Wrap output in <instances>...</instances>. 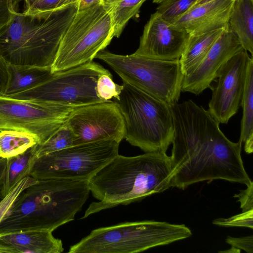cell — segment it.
I'll return each mask as SVG.
<instances>
[{
  "label": "cell",
  "mask_w": 253,
  "mask_h": 253,
  "mask_svg": "<svg viewBox=\"0 0 253 253\" xmlns=\"http://www.w3.org/2000/svg\"></svg>",
  "instance_id": "cell-42"
},
{
  "label": "cell",
  "mask_w": 253,
  "mask_h": 253,
  "mask_svg": "<svg viewBox=\"0 0 253 253\" xmlns=\"http://www.w3.org/2000/svg\"><path fill=\"white\" fill-rule=\"evenodd\" d=\"M147 0H118L109 8L113 35L119 38L128 21L137 15L142 4Z\"/></svg>",
  "instance_id": "cell-24"
},
{
  "label": "cell",
  "mask_w": 253,
  "mask_h": 253,
  "mask_svg": "<svg viewBox=\"0 0 253 253\" xmlns=\"http://www.w3.org/2000/svg\"><path fill=\"white\" fill-rule=\"evenodd\" d=\"M169 156L160 152L134 157L117 155L88 180L92 202L83 218L120 205H126L171 187Z\"/></svg>",
  "instance_id": "cell-2"
},
{
  "label": "cell",
  "mask_w": 253,
  "mask_h": 253,
  "mask_svg": "<svg viewBox=\"0 0 253 253\" xmlns=\"http://www.w3.org/2000/svg\"><path fill=\"white\" fill-rule=\"evenodd\" d=\"M123 85L114 82L110 73L101 75L96 83V91L98 96L102 100L107 101L112 98L118 99Z\"/></svg>",
  "instance_id": "cell-27"
},
{
  "label": "cell",
  "mask_w": 253,
  "mask_h": 253,
  "mask_svg": "<svg viewBox=\"0 0 253 253\" xmlns=\"http://www.w3.org/2000/svg\"><path fill=\"white\" fill-rule=\"evenodd\" d=\"M210 0H198L197 2L196 3V4H200V3H204V2H206L209 1Z\"/></svg>",
  "instance_id": "cell-40"
},
{
  "label": "cell",
  "mask_w": 253,
  "mask_h": 253,
  "mask_svg": "<svg viewBox=\"0 0 253 253\" xmlns=\"http://www.w3.org/2000/svg\"><path fill=\"white\" fill-rule=\"evenodd\" d=\"M225 242L235 249L243 250L247 253H253V235L237 238L228 236L226 237Z\"/></svg>",
  "instance_id": "cell-32"
},
{
  "label": "cell",
  "mask_w": 253,
  "mask_h": 253,
  "mask_svg": "<svg viewBox=\"0 0 253 253\" xmlns=\"http://www.w3.org/2000/svg\"><path fill=\"white\" fill-rule=\"evenodd\" d=\"M223 28L199 35H189L179 59L183 76L188 75L200 64L221 34Z\"/></svg>",
  "instance_id": "cell-18"
},
{
  "label": "cell",
  "mask_w": 253,
  "mask_h": 253,
  "mask_svg": "<svg viewBox=\"0 0 253 253\" xmlns=\"http://www.w3.org/2000/svg\"><path fill=\"white\" fill-rule=\"evenodd\" d=\"M198 0H164L156 11L165 21L173 23L196 4Z\"/></svg>",
  "instance_id": "cell-26"
},
{
  "label": "cell",
  "mask_w": 253,
  "mask_h": 253,
  "mask_svg": "<svg viewBox=\"0 0 253 253\" xmlns=\"http://www.w3.org/2000/svg\"><path fill=\"white\" fill-rule=\"evenodd\" d=\"M113 38L110 10L102 2L77 11L61 39L51 72L92 61Z\"/></svg>",
  "instance_id": "cell-7"
},
{
  "label": "cell",
  "mask_w": 253,
  "mask_h": 253,
  "mask_svg": "<svg viewBox=\"0 0 253 253\" xmlns=\"http://www.w3.org/2000/svg\"><path fill=\"white\" fill-rule=\"evenodd\" d=\"M245 190H241L238 194L234 196L238 198V202L240 203V208L242 211L253 210V182L247 186Z\"/></svg>",
  "instance_id": "cell-33"
},
{
  "label": "cell",
  "mask_w": 253,
  "mask_h": 253,
  "mask_svg": "<svg viewBox=\"0 0 253 253\" xmlns=\"http://www.w3.org/2000/svg\"><path fill=\"white\" fill-rule=\"evenodd\" d=\"M61 0H24L25 15H36L53 10L58 8Z\"/></svg>",
  "instance_id": "cell-30"
},
{
  "label": "cell",
  "mask_w": 253,
  "mask_h": 253,
  "mask_svg": "<svg viewBox=\"0 0 253 253\" xmlns=\"http://www.w3.org/2000/svg\"><path fill=\"white\" fill-rule=\"evenodd\" d=\"M109 73L100 64L91 61L53 73L43 82L8 96L73 107L104 102L97 94L96 83L101 75Z\"/></svg>",
  "instance_id": "cell-10"
},
{
  "label": "cell",
  "mask_w": 253,
  "mask_h": 253,
  "mask_svg": "<svg viewBox=\"0 0 253 253\" xmlns=\"http://www.w3.org/2000/svg\"><path fill=\"white\" fill-rule=\"evenodd\" d=\"M240 250L235 249L232 247L231 248L227 250V251H219V253H240Z\"/></svg>",
  "instance_id": "cell-39"
},
{
  "label": "cell",
  "mask_w": 253,
  "mask_h": 253,
  "mask_svg": "<svg viewBox=\"0 0 253 253\" xmlns=\"http://www.w3.org/2000/svg\"><path fill=\"white\" fill-rule=\"evenodd\" d=\"M184 224L145 220L95 229L72 246L70 253H132L191 237Z\"/></svg>",
  "instance_id": "cell-6"
},
{
  "label": "cell",
  "mask_w": 253,
  "mask_h": 253,
  "mask_svg": "<svg viewBox=\"0 0 253 253\" xmlns=\"http://www.w3.org/2000/svg\"><path fill=\"white\" fill-rule=\"evenodd\" d=\"M76 107L0 95V131L28 132L37 136L41 144L64 124Z\"/></svg>",
  "instance_id": "cell-11"
},
{
  "label": "cell",
  "mask_w": 253,
  "mask_h": 253,
  "mask_svg": "<svg viewBox=\"0 0 253 253\" xmlns=\"http://www.w3.org/2000/svg\"><path fill=\"white\" fill-rule=\"evenodd\" d=\"M38 181L30 176H27L21 180L0 201V222L6 215L12 204L20 193L28 186Z\"/></svg>",
  "instance_id": "cell-28"
},
{
  "label": "cell",
  "mask_w": 253,
  "mask_h": 253,
  "mask_svg": "<svg viewBox=\"0 0 253 253\" xmlns=\"http://www.w3.org/2000/svg\"><path fill=\"white\" fill-rule=\"evenodd\" d=\"M89 192L88 180L39 179L17 197L0 222V234L52 232L74 220Z\"/></svg>",
  "instance_id": "cell-3"
},
{
  "label": "cell",
  "mask_w": 253,
  "mask_h": 253,
  "mask_svg": "<svg viewBox=\"0 0 253 253\" xmlns=\"http://www.w3.org/2000/svg\"><path fill=\"white\" fill-rule=\"evenodd\" d=\"M174 134L169 156L171 187L223 179L249 185L241 156L242 142H233L208 110L191 100L170 106Z\"/></svg>",
  "instance_id": "cell-1"
},
{
  "label": "cell",
  "mask_w": 253,
  "mask_h": 253,
  "mask_svg": "<svg viewBox=\"0 0 253 253\" xmlns=\"http://www.w3.org/2000/svg\"><path fill=\"white\" fill-rule=\"evenodd\" d=\"M19 0H0V30L18 12Z\"/></svg>",
  "instance_id": "cell-31"
},
{
  "label": "cell",
  "mask_w": 253,
  "mask_h": 253,
  "mask_svg": "<svg viewBox=\"0 0 253 253\" xmlns=\"http://www.w3.org/2000/svg\"><path fill=\"white\" fill-rule=\"evenodd\" d=\"M52 232L28 231L0 234V253H60L61 240Z\"/></svg>",
  "instance_id": "cell-17"
},
{
  "label": "cell",
  "mask_w": 253,
  "mask_h": 253,
  "mask_svg": "<svg viewBox=\"0 0 253 253\" xmlns=\"http://www.w3.org/2000/svg\"><path fill=\"white\" fill-rule=\"evenodd\" d=\"M117 0H102L101 2L109 9L110 6Z\"/></svg>",
  "instance_id": "cell-38"
},
{
  "label": "cell",
  "mask_w": 253,
  "mask_h": 253,
  "mask_svg": "<svg viewBox=\"0 0 253 253\" xmlns=\"http://www.w3.org/2000/svg\"><path fill=\"white\" fill-rule=\"evenodd\" d=\"M234 0H212L195 4L173 23L189 35H199L224 28Z\"/></svg>",
  "instance_id": "cell-16"
},
{
  "label": "cell",
  "mask_w": 253,
  "mask_h": 253,
  "mask_svg": "<svg viewBox=\"0 0 253 253\" xmlns=\"http://www.w3.org/2000/svg\"><path fill=\"white\" fill-rule=\"evenodd\" d=\"M36 159L32 147L22 154L7 158V166L0 198L4 197L21 180L29 176Z\"/></svg>",
  "instance_id": "cell-22"
},
{
  "label": "cell",
  "mask_w": 253,
  "mask_h": 253,
  "mask_svg": "<svg viewBox=\"0 0 253 253\" xmlns=\"http://www.w3.org/2000/svg\"><path fill=\"white\" fill-rule=\"evenodd\" d=\"M241 105L243 108L239 140L244 143L247 154L253 152V58L249 61L244 90Z\"/></svg>",
  "instance_id": "cell-21"
},
{
  "label": "cell",
  "mask_w": 253,
  "mask_h": 253,
  "mask_svg": "<svg viewBox=\"0 0 253 253\" xmlns=\"http://www.w3.org/2000/svg\"><path fill=\"white\" fill-rule=\"evenodd\" d=\"M122 79L169 106L178 103L183 78L179 59L161 60L137 55L116 54L106 50L96 56Z\"/></svg>",
  "instance_id": "cell-8"
},
{
  "label": "cell",
  "mask_w": 253,
  "mask_h": 253,
  "mask_svg": "<svg viewBox=\"0 0 253 253\" xmlns=\"http://www.w3.org/2000/svg\"><path fill=\"white\" fill-rule=\"evenodd\" d=\"M74 135L71 128L65 124L60 127L44 142L32 147L37 158L73 146Z\"/></svg>",
  "instance_id": "cell-25"
},
{
  "label": "cell",
  "mask_w": 253,
  "mask_h": 253,
  "mask_svg": "<svg viewBox=\"0 0 253 253\" xmlns=\"http://www.w3.org/2000/svg\"><path fill=\"white\" fill-rule=\"evenodd\" d=\"M78 2L36 15L17 12L0 30V56L9 64L51 68Z\"/></svg>",
  "instance_id": "cell-4"
},
{
  "label": "cell",
  "mask_w": 253,
  "mask_h": 253,
  "mask_svg": "<svg viewBox=\"0 0 253 253\" xmlns=\"http://www.w3.org/2000/svg\"><path fill=\"white\" fill-rule=\"evenodd\" d=\"M9 80L4 95L9 96L32 87L48 79L50 68L8 64Z\"/></svg>",
  "instance_id": "cell-20"
},
{
  "label": "cell",
  "mask_w": 253,
  "mask_h": 253,
  "mask_svg": "<svg viewBox=\"0 0 253 253\" xmlns=\"http://www.w3.org/2000/svg\"><path fill=\"white\" fill-rule=\"evenodd\" d=\"M189 36L184 28L165 21L156 11L145 25L134 54L161 60L179 59Z\"/></svg>",
  "instance_id": "cell-14"
},
{
  "label": "cell",
  "mask_w": 253,
  "mask_h": 253,
  "mask_svg": "<svg viewBox=\"0 0 253 253\" xmlns=\"http://www.w3.org/2000/svg\"><path fill=\"white\" fill-rule=\"evenodd\" d=\"M102 0H79L78 11L82 10L95 4L101 2Z\"/></svg>",
  "instance_id": "cell-36"
},
{
  "label": "cell",
  "mask_w": 253,
  "mask_h": 253,
  "mask_svg": "<svg viewBox=\"0 0 253 253\" xmlns=\"http://www.w3.org/2000/svg\"><path fill=\"white\" fill-rule=\"evenodd\" d=\"M8 80V63L0 56V95H4Z\"/></svg>",
  "instance_id": "cell-34"
},
{
  "label": "cell",
  "mask_w": 253,
  "mask_h": 253,
  "mask_svg": "<svg viewBox=\"0 0 253 253\" xmlns=\"http://www.w3.org/2000/svg\"><path fill=\"white\" fill-rule=\"evenodd\" d=\"M122 84L116 102L124 119V138L145 152L166 153L174 134L170 106L125 81Z\"/></svg>",
  "instance_id": "cell-5"
},
{
  "label": "cell",
  "mask_w": 253,
  "mask_h": 253,
  "mask_svg": "<svg viewBox=\"0 0 253 253\" xmlns=\"http://www.w3.org/2000/svg\"><path fill=\"white\" fill-rule=\"evenodd\" d=\"M120 142L106 139L73 145L37 158L29 176L36 179L88 180L118 155Z\"/></svg>",
  "instance_id": "cell-9"
},
{
  "label": "cell",
  "mask_w": 253,
  "mask_h": 253,
  "mask_svg": "<svg viewBox=\"0 0 253 253\" xmlns=\"http://www.w3.org/2000/svg\"><path fill=\"white\" fill-rule=\"evenodd\" d=\"M39 143L38 138L28 132L13 130L0 131V157L8 158L18 155Z\"/></svg>",
  "instance_id": "cell-23"
},
{
  "label": "cell",
  "mask_w": 253,
  "mask_h": 253,
  "mask_svg": "<svg viewBox=\"0 0 253 253\" xmlns=\"http://www.w3.org/2000/svg\"><path fill=\"white\" fill-rule=\"evenodd\" d=\"M212 223L224 227H245L253 228V210L242 211L230 217L218 218L213 220Z\"/></svg>",
  "instance_id": "cell-29"
},
{
  "label": "cell",
  "mask_w": 253,
  "mask_h": 253,
  "mask_svg": "<svg viewBox=\"0 0 253 253\" xmlns=\"http://www.w3.org/2000/svg\"><path fill=\"white\" fill-rule=\"evenodd\" d=\"M243 49L239 40L227 24L200 64L188 75L183 76L181 91L199 95L211 87L222 66Z\"/></svg>",
  "instance_id": "cell-15"
},
{
  "label": "cell",
  "mask_w": 253,
  "mask_h": 253,
  "mask_svg": "<svg viewBox=\"0 0 253 253\" xmlns=\"http://www.w3.org/2000/svg\"><path fill=\"white\" fill-rule=\"evenodd\" d=\"M79 0H61L58 7L63 6L74 2H78Z\"/></svg>",
  "instance_id": "cell-37"
},
{
  "label": "cell",
  "mask_w": 253,
  "mask_h": 253,
  "mask_svg": "<svg viewBox=\"0 0 253 253\" xmlns=\"http://www.w3.org/2000/svg\"><path fill=\"white\" fill-rule=\"evenodd\" d=\"M72 129L73 145L125 138L124 117L116 102L107 101L76 107L65 121Z\"/></svg>",
  "instance_id": "cell-12"
},
{
  "label": "cell",
  "mask_w": 253,
  "mask_h": 253,
  "mask_svg": "<svg viewBox=\"0 0 253 253\" xmlns=\"http://www.w3.org/2000/svg\"><path fill=\"white\" fill-rule=\"evenodd\" d=\"M250 59L243 49L227 61L219 70L216 86L213 87L208 112L219 124H227L241 105Z\"/></svg>",
  "instance_id": "cell-13"
},
{
  "label": "cell",
  "mask_w": 253,
  "mask_h": 253,
  "mask_svg": "<svg viewBox=\"0 0 253 253\" xmlns=\"http://www.w3.org/2000/svg\"><path fill=\"white\" fill-rule=\"evenodd\" d=\"M228 26L244 49L253 54V0H234Z\"/></svg>",
  "instance_id": "cell-19"
},
{
  "label": "cell",
  "mask_w": 253,
  "mask_h": 253,
  "mask_svg": "<svg viewBox=\"0 0 253 253\" xmlns=\"http://www.w3.org/2000/svg\"><path fill=\"white\" fill-rule=\"evenodd\" d=\"M164 0H153V2L155 3L159 4Z\"/></svg>",
  "instance_id": "cell-41"
},
{
  "label": "cell",
  "mask_w": 253,
  "mask_h": 253,
  "mask_svg": "<svg viewBox=\"0 0 253 253\" xmlns=\"http://www.w3.org/2000/svg\"><path fill=\"white\" fill-rule=\"evenodd\" d=\"M7 166V158L0 157V198Z\"/></svg>",
  "instance_id": "cell-35"
}]
</instances>
